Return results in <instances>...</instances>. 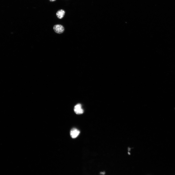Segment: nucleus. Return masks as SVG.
Listing matches in <instances>:
<instances>
[{
	"label": "nucleus",
	"mask_w": 175,
	"mask_h": 175,
	"mask_svg": "<svg viewBox=\"0 0 175 175\" xmlns=\"http://www.w3.org/2000/svg\"><path fill=\"white\" fill-rule=\"evenodd\" d=\"M53 29L56 33L59 34L63 33L65 30V29L63 26L60 24L55 25L54 26Z\"/></svg>",
	"instance_id": "obj_1"
},
{
	"label": "nucleus",
	"mask_w": 175,
	"mask_h": 175,
	"mask_svg": "<svg viewBox=\"0 0 175 175\" xmlns=\"http://www.w3.org/2000/svg\"><path fill=\"white\" fill-rule=\"evenodd\" d=\"M75 112L77 114H82L83 113L84 111L82 108L81 105L80 104H78L75 106L74 108Z\"/></svg>",
	"instance_id": "obj_2"
},
{
	"label": "nucleus",
	"mask_w": 175,
	"mask_h": 175,
	"mask_svg": "<svg viewBox=\"0 0 175 175\" xmlns=\"http://www.w3.org/2000/svg\"><path fill=\"white\" fill-rule=\"evenodd\" d=\"M80 133L79 130L76 128L72 129L70 132V134L72 138H76Z\"/></svg>",
	"instance_id": "obj_3"
},
{
	"label": "nucleus",
	"mask_w": 175,
	"mask_h": 175,
	"mask_svg": "<svg viewBox=\"0 0 175 175\" xmlns=\"http://www.w3.org/2000/svg\"><path fill=\"white\" fill-rule=\"evenodd\" d=\"M65 13V12L64 10L60 9L57 12L56 15L58 19H61L64 17Z\"/></svg>",
	"instance_id": "obj_4"
},
{
	"label": "nucleus",
	"mask_w": 175,
	"mask_h": 175,
	"mask_svg": "<svg viewBox=\"0 0 175 175\" xmlns=\"http://www.w3.org/2000/svg\"><path fill=\"white\" fill-rule=\"evenodd\" d=\"M49 0L51 2H54L56 0Z\"/></svg>",
	"instance_id": "obj_5"
},
{
	"label": "nucleus",
	"mask_w": 175,
	"mask_h": 175,
	"mask_svg": "<svg viewBox=\"0 0 175 175\" xmlns=\"http://www.w3.org/2000/svg\"><path fill=\"white\" fill-rule=\"evenodd\" d=\"M101 174H102V175H104V174H105V172H101Z\"/></svg>",
	"instance_id": "obj_6"
}]
</instances>
